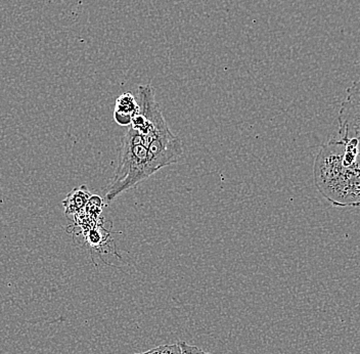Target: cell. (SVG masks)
I'll list each match as a JSON object with an SVG mask.
<instances>
[{
  "label": "cell",
  "mask_w": 360,
  "mask_h": 354,
  "mask_svg": "<svg viewBox=\"0 0 360 354\" xmlns=\"http://www.w3.org/2000/svg\"><path fill=\"white\" fill-rule=\"evenodd\" d=\"M315 188L333 206H360V148L356 139H333L315 157Z\"/></svg>",
  "instance_id": "6da1fadb"
},
{
  "label": "cell",
  "mask_w": 360,
  "mask_h": 354,
  "mask_svg": "<svg viewBox=\"0 0 360 354\" xmlns=\"http://www.w3.org/2000/svg\"><path fill=\"white\" fill-rule=\"evenodd\" d=\"M156 172L148 153V144L141 133L129 125L122 139L118 166L105 191V199L112 202Z\"/></svg>",
  "instance_id": "7a4b0ae2"
},
{
  "label": "cell",
  "mask_w": 360,
  "mask_h": 354,
  "mask_svg": "<svg viewBox=\"0 0 360 354\" xmlns=\"http://www.w3.org/2000/svg\"><path fill=\"white\" fill-rule=\"evenodd\" d=\"M340 139H356L360 148V80L346 89L338 116Z\"/></svg>",
  "instance_id": "3957f363"
},
{
  "label": "cell",
  "mask_w": 360,
  "mask_h": 354,
  "mask_svg": "<svg viewBox=\"0 0 360 354\" xmlns=\"http://www.w3.org/2000/svg\"><path fill=\"white\" fill-rule=\"evenodd\" d=\"M139 112V103L135 100L131 92H125L117 99L114 113L117 123L122 126L130 125Z\"/></svg>",
  "instance_id": "277c9868"
},
{
  "label": "cell",
  "mask_w": 360,
  "mask_h": 354,
  "mask_svg": "<svg viewBox=\"0 0 360 354\" xmlns=\"http://www.w3.org/2000/svg\"><path fill=\"white\" fill-rule=\"evenodd\" d=\"M90 199V194L86 187H79L74 189L66 199L64 200L65 213L67 215H76L79 212L86 207L87 203Z\"/></svg>",
  "instance_id": "5b68a950"
},
{
  "label": "cell",
  "mask_w": 360,
  "mask_h": 354,
  "mask_svg": "<svg viewBox=\"0 0 360 354\" xmlns=\"http://www.w3.org/2000/svg\"><path fill=\"white\" fill-rule=\"evenodd\" d=\"M136 354H181V349H180L179 344L162 345V346L150 349L146 353Z\"/></svg>",
  "instance_id": "8992f818"
},
{
  "label": "cell",
  "mask_w": 360,
  "mask_h": 354,
  "mask_svg": "<svg viewBox=\"0 0 360 354\" xmlns=\"http://www.w3.org/2000/svg\"><path fill=\"white\" fill-rule=\"evenodd\" d=\"M180 349H181V354H212L210 353H206L199 347L193 346L184 341H179V343Z\"/></svg>",
  "instance_id": "52a82bcc"
}]
</instances>
